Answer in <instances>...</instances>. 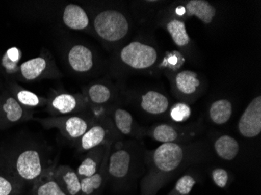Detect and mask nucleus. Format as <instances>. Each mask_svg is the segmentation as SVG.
<instances>
[{
  "instance_id": "nucleus-1",
  "label": "nucleus",
  "mask_w": 261,
  "mask_h": 195,
  "mask_svg": "<svg viewBox=\"0 0 261 195\" xmlns=\"http://www.w3.org/2000/svg\"><path fill=\"white\" fill-rule=\"evenodd\" d=\"M195 152L180 143L161 144L148 152L147 171L140 184V195H156L177 173L194 159Z\"/></svg>"
},
{
  "instance_id": "nucleus-2",
  "label": "nucleus",
  "mask_w": 261,
  "mask_h": 195,
  "mask_svg": "<svg viewBox=\"0 0 261 195\" xmlns=\"http://www.w3.org/2000/svg\"><path fill=\"white\" fill-rule=\"evenodd\" d=\"M107 173L108 182L119 190L125 188L133 181L135 155L132 149L123 142H117L114 148L111 146Z\"/></svg>"
},
{
  "instance_id": "nucleus-3",
  "label": "nucleus",
  "mask_w": 261,
  "mask_h": 195,
  "mask_svg": "<svg viewBox=\"0 0 261 195\" xmlns=\"http://www.w3.org/2000/svg\"><path fill=\"white\" fill-rule=\"evenodd\" d=\"M93 25L99 37L111 43L124 39L130 29L126 16L117 10L99 12L94 19Z\"/></svg>"
},
{
  "instance_id": "nucleus-4",
  "label": "nucleus",
  "mask_w": 261,
  "mask_h": 195,
  "mask_svg": "<svg viewBox=\"0 0 261 195\" xmlns=\"http://www.w3.org/2000/svg\"><path fill=\"white\" fill-rule=\"evenodd\" d=\"M49 166L45 165V159L40 151L32 147L20 151L16 155L12 165L14 177L23 184L25 182L33 184Z\"/></svg>"
},
{
  "instance_id": "nucleus-5",
  "label": "nucleus",
  "mask_w": 261,
  "mask_h": 195,
  "mask_svg": "<svg viewBox=\"0 0 261 195\" xmlns=\"http://www.w3.org/2000/svg\"><path fill=\"white\" fill-rule=\"evenodd\" d=\"M36 120L45 128L57 129L68 140L79 141L95 120L76 114L36 119Z\"/></svg>"
},
{
  "instance_id": "nucleus-6",
  "label": "nucleus",
  "mask_w": 261,
  "mask_h": 195,
  "mask_svg": "<svg viewBox=\"0 0 261 195\" xmlns=\"http://www.w3.org/2000/svg\"><path fill=\"white\" fill-rule=\"evenodd\" d=\"M119 58L121 63L129 68L136 70H146L156 62L158 52L152 45L134 41L123 47Z\"/></svg>"
},
{
  "instance_id": "nucleus-7",
  "label": "nucleus",
  "mask_w": 261,
  "mask_h": 195,
  "mask_svg": "<svg viewBox=\"0 0 261 195\" xmlns=\"http://www.w3.org/2000/svg\"><path fill=\"white\" fill-rule=\"evenodd\" d=\"M98 119L99 120H94L84 135L79 139V152H88L101 145L113 144L117 133H119L110 119L102 117Z\"/></svg>"
},
{
  "instance_id": "nucleus-8",
  "label": "nucleus",
  "mask_w": 261,
  "mask_h": 195,
  "mask_svg": "<svg viewBox=\"0 0 261 195\" xmlns=\"http://www.w3.org/2000/svg\"><path fill=\"white\" fill-rule=\"evenodd\" d=\"M58 73L50 55L42 53L39 57L30 59L20 64V75L26 81H35L39 79L56 77Z\"/></svg>"
},
{
  "instance_id": "nucleus-9",
  "label": "nucleus",
  "mask_w": 261,
  "mask_h": 195,
  "mask_svg": "<svg viewBox=\"0 0 261 195\" xmlns=\"http://www.w3.org/2000/svg\"><path fill=\"white\" fill-rule=\"evenodd\" d=\"M86 102L80 95L62 92L48 99L47 110L51 117L76 115L86 108Z\"/></svg>"
},
{
  "instance_id": "nucleus-10",
  "label": "nucleus",
  "mask_w": 261,
  "mask_h": 195,
  "mask_svg": "<svg viewBox=\"0 0 261 195\" xmlns=\"http://www.w3.org/2000/svg\"><path fill=\"white\" fill-rule=\"evenodd\" d=\"M32 110L23 108L10 94L0 96V130L32 119Z\"/></svg>"
},
{
  "instance_id": "nucleus-11",
  "label": "nucleus",
  "mask_w": 261,
  "mask_h": 195,
  "mask_svg": "<svg viewBox=\"0 0 261 195\" xmlns=\"http://www.w3.org/2000/svg\"><path fill=\"white\" fill-rule=\"evenodd\" d=\"M238 130L243 137L253 138L261 133V97L253 99L242 114Z\"/></svg>"
},
{
  "instance_id": "nucleus-12",
  "label": "nucleus",
  "mask_w": 261,
  "mask_h": 195,
  "mask_svg": "<svg viewBox=\"0 0 261 195\" xmlns=\"http://www.w3.org/2000/svg\"><path fill=\"white\" fill-rule=\"evenodd\" d=\"M67 60L70 69L79 74L88 73L93 68V53L89 47L84 45H73L67 52Z\"/></svg>"
},
{
  "instance_id": "nucleus-13",
  "label": "nucleus",
  "mask_w": 261,
  "mask_h": 195,
  "mask_svg": "<svg viewBox=\"0 0 261 195\" xmlns=\"http://www.w3.org/2000/svg\"><path fill=\"white\" fill-rule=\"evenodd\" d=\"M111 146V145H108L103 160L97 172L91 177L81 179L80 195H102L104 186L108 182L107 166Z\"/></svg>"
},
{
  "instance_id": "nucleus-14",
  "label": "nucleus",
  "mask_w": 261,
  "mask_h": 195,
  "mask_svg": "<svg viewBox=\"0 0 261 195\" xmlns=\"http://www.w3.org/2000/svg\"><path fill=\"white\" fill-rule=\"evenodd\" d=\"M54 179L67 195L81 194V179L76 170L67 165H56Z\"/></svg>"
},
{
  "instance_id": "nucleus-15",
  "label": "nucleus",
  "mask_w": 261,
  "mask_h": 195,
  "mask_svg": "<svg viewBox=\"0 0 261 195\" xmlns=\"http://www.w3.org/2000/svg\"><path fill=\"white\" fill-rule=\"evenodd\" d=\"M108 145H101L92 150L88 151V154L77 167L76 172L80 179L89 177L97 172L103 160Z\"/></svg>"
},
{
  "instance_id": "nucleus-16",
  "label": "nucleus",
  "mask_w": 261,
  "mask_h": 195,
  "mask_svg": "<svg viewBox=\"0 0 261 195\" xmlns=\"http://www.w3.org/2000/svg\"><path fill=\"white\" fill-rule=\"evenodd\" d=\"M113 125L118 133L130 137H139L140 131L136 126L133 115L122 108H115L111 112Z\"/></svg>"
},
{
  "instance_id": "nucleus-17",
  "label": "nucleus",
  "mask_w": 261,
  "mask_h": 195,
  "mask_svg": "<svg viewBox=\"0 0 261 195\" xmlns=\"http://www.w3.org/2000/svg\"><path fill=\"white\" fill-rule=\"evenodd\" d=\"M56 165L47 167L42 175L34 182L32 195H67L54 179V168Z\"/></svg>"
},
{
  "instance_id": "nucleus-18",
  "label": "nucleus",
  "mask_w": 261,
  "mask_h": 195,
  "mask_svg": "<svg viewBox=\"0 0 261 195\" xmlns=\"http://www.w3.org/2000/svg\"><path fill=\"white\" fill-rule=\"evenodd\" d=\"M62 20L64 25L71 30H85L89 27V18L87 13L77 4H68L64 7Z\"/></svg>"
},
{
  "instance_id": "nucleus-19",
  "label": "nucleus",
  "mask_w": 261,
  "mask_h": 195,
  "mask_svg": "<svg viewBox=\"0 0 261 195\" xmlns=\"http://www.w3.org/2000/svg\"><path fill=\"white\" fill-rule=\"evenodd\" d=\"M140 106L146 114L161 115L168 111L169 100L161 92L149 91L141 97Z\"/></svg>"
},
{
  "instance_id": "nucleus-20",
  "label": "nucleus",
  "mask_w": 261,
  "mask_h": 195,
  "mask_svg": "<svg viewBox=\"0 0 261 195\" xmlns=\"http://www.w3.org/2000/svg\"><path fill=\"white\" fill-rule=\"evenodd\" d=\"M185 10L187 16H195L205 24H210L216 15V9L206 0L188 1Z\"/></svg>"
},
{
  "instance_id": "nucleus-21",
  "label": "nucleus",
  "mask_w": 261,
  "mask_h": 195,
  "mask_svg": "<svg viewBox=\"0 0 261 195\" xmlns=\"http://www.w3.org/2000/svg\"><path fill=\"white\" fill-rule=\"evenodd\" d=\"M148 133L152 139L162 144L178 143L180 139L186 134L185 130H180L176 126L168 124L154 126Z\"/></svg>"
},
{
  "instance_id": "nucleus-22",
  "label": "nucleus",
  "mask_w": 261,
  "mask_h": 195,
  "mask_svg": "<svg viewBox=\"0 0 261 195\" xmlns=\"http://www.w3.org/2000/svg\"><path fill=\"white\" fill-rule=\"evenodd\" d=\"M12 96L17 101L23 108L32 110V108H39L47 105L48 99L36 95L34 92L18 86L14 83L10 86Z\"/></svg>"
},
{
  "instance_id": "nucleus-23",
  "label": "nucleus",
  "mask_w": 261,
  "mask_h": 195,
  "mask_svg": "<svg viewBox=\"0 0 261 195\" xmlns=\"http://www.w3.org/2000/svg\"><path fill=\"white\" fill-rule=\"evenodd\" d=\"M214 149L218 157L224 160L231 161L240 152V144L234 137L225 134L215 141Z\"/></svg>"
},
{
  "instance_id": "nucleus-24",
  "label": "nucleus",
  "mask_w": 261,
  "mask_h": 195,
  "mask_svg": "<svg viewBox=\"0 0 261 195\" xmlns=\"http://www.w3.org/2000/svg\"><path fill=\"white\" fill-rule=\"evenodd\" d=\"M232 104L228 99H219L211 104L209 116L211 121L217 125L228 123L232 115Z\"/></svg>"
},
{
  "instance_id": "nucleus-25",
  "label": "nucleus",
  "mask_w": 261,
  "mask_h": 195,
  "mask_svg": "<svg viewBox=\"0 0 261 195\" xmlns=\"http://www.w3.org/2000/svg\"><path fill=\"white\" fill-rule=\"evenodd\" d=\"M22 52L17 47H11L0 59V67L7 75L14 76L20 73Z\"/></svg>"
},
{
  "instance_id": "nucleus-26",
  "label": "nucleus",
  "mask_w": 261,
  "mask_h": 195,
  "mask_svg": "<svg viewBox=\"0 0 261 195\" xmlns=\"http://www.w3.org/2000/svg\"><path fill=\"white\" fill-rule=\"evenodd\" d=\"M200 85L197 74L192 70H183L175 77V86L177 90L186 95H193Z\"/></svg>"
},
{
  "instance_id": "nucleus-27",
  "label": "nucleus",
  "mask_w": 261,
  "mask_h": 195,
  "mask_svg": "<svg viewBox=\"0 0 261 195\" xmlns=\"http://www.w3.org/2000/svg\"><path fill=\"white\" fill-rule=\"evenodd\" d=\"M86 94L87 102L96 107L108 104L112 98L111 89L107 85L100 83L90 85L86 90Z\"/></svg>"
},
{
  "instance_id": "nucleus-28",
  "label": "nucleus",
  "mask_w": 261,
  "mask_h": 195,
  "mask_svg": "<svg viewBox=\"0 0 261 195\" xmlns=\"http://www.w3.org/2000/svg\"><path fill=\"white\" fill-rule=\"evenodd\" d=\"M167 30L171 35L173 42L177 46L184 47L189 45L190 38L186 31L184 22L179 20H172L167 24Z\"/></svg>"
},
{
  "instance_id": "nucleus-29",
  "label": "nucleus",
  "mask_w": 261,
  "mask_h": 195,
  "mask_svg": "<svg viewBox=\"0 0 261 195\" xmlns=\"http://www.w3.org/2000/svg\"><path fill=\"white\" fill-rule=\"evenodd\" d=\"M197 184V179L192 174H186L177 179L168 195H190L193 187Z\"/></svg>"
},
{
  "instance_id": "nucleus-30",
  "label": "nucleus",
  "mask_w": 261,
  "mask_h": 195,
  "mask_svg": "<svg viewBox=\"0 0 261 195\" xmlns=\"http://www.w3.org/2000/svg\"><path fill=\"white\" fill-rule=\"evenodd\" d=\"M23 185V182L16 177L0 175V195L20 194Z\"/></svg>"
},
{
  "instance_id": "nucleus-31",
  "label": "nucleus",
  "mask_w": 261,
  "mask_h": 195,
  "mask_svg": "<svg viewBox=\"0 0 261 195\" xmlns=\"http://www.w3.org/2000/svg\"><path fill=\"white\" fill-rule=\"evenodd\" d=\"M191 108L187 104L178 102L173 105L170 111V117L175 123L187 121L191 117Z\"/></svg>"
},
{
  "instance_id": "nucleus-32",
  "label": "nucleus",
  "mask_w": 261,
  "mask_h": 195,
  "mask_svg": "<svg viewBox=\"0 0 261 195\" xmlns=\"http://www.w3.org/2000/svg\"><path fill=\"white\" fill-rule=\"evenodd\" d=\"M211 178L215 185L219 188H226L229 181V174L226 170L222 168H216L211 173Z\"/></svg>"
}]
</instances>
